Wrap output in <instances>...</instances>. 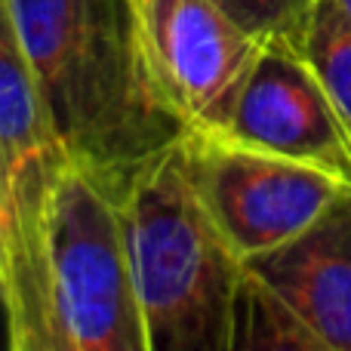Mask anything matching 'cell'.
Masks as SVG:
<instances>
[{"instance_id":"12","label":"cell","mask_w":351,"mask_h":351,"mask_svg":"<svg viewBox=\"0 0 351 351\" xmlns=\"http://www.w3.org/2000/svg\"><path fill=\"white\" fill-rule=\"evenodd\" d=\"M243 31L256 40H274L287 37L296 40L302 37L305 16H308V0H216Z\"/></svg>"},{"instance_id":"9","label":"cell","mask_w":351,"mask_h":351,"mask_svg":"<svg viewBox=\"0 0 351 351\" xmlns=\"http://www.w3.org/2000/svg\"><path fill=\"white\" fill-rule=\"evenodd\" d=\"M59 158L28 49L10 0H0V167L16 179L37 160Z\"/></svg>"},{"instance_id":"5","label":"cell","mask_w":351,"mask_h":351,"mask_svg":"<svg viewBox=\"0 0 351 351\" xmlns=\"http://www.w3.org/2000/svg\"><path fill=\"white\" fill-rule=\"evenodd\" d=\"M145 59L191 130H225L262 40L216 0H133Z\"/></svg>"},{"instance_id":"8","label":"cell","mask_w":351,"mask_h":351,"mask_svg":"<svg viewBox=\"0 0 351 351\" xmlns=\"http://www.w3.org/2000/svg\"><path fill=\"white\" fill-rule=\"evenodd\" d=\"M59 158L37 160L10 182L12 225L3 290L12 321V351H71L56 311L43 247V188L49 167Z\"/></svg>"},{"instance_id":"14","label":"cell","mask_w":351,"mask_h":351,"mask_svg":"<svg viewBox=\"0 0 351 351\" xmlns=\"http://www.w3.org/2000/svg\"><path fill=\"white\" fill-rule=\"evenodd\" d=\"M0 351H12V321H10V302L0 280Z\"/></svg>"},{"instance_id":"7","label":"cell","mask_w":351,"mask_h":351,"mask_svg":"<svg viewBox=\"0 0 351 351\" xmlns=\"http://www.w3.org/2000/svg\"><path fill=\"white\" fill-rule=\"evenodd\" d=\"M243 268L330 351H351V188L311 228Z\"/></svg>"},{"instance_id":"2","label":"cell","mask_w":351,"mask_h":351,"mask_svg":"<svg viewBox=\"0 0 351 351\" xmlns=\"http://www.w3.org/2000/svg\"><path fill=\"white\" fill-rule=\"evenodd\" d=\"M142 351H231L243 262L206 219L179 145L114 197Z\"/></svg>"},{"instance_id":"1","label":"cell","mask_w":351,"mask_h":351,"mask_svg":"<svg viewBox=\"0 0 351 351\" xmlns=\"http://www.w3.org/2000/svg\"><path fill=\"white\" fill-rule=\"evenodd\" d=\"M59 154L117 197L188 136L145 59L133 0H10Z\"/></svg>"},{"instance_id":"10","label":"cell","mask_w":351,"mask_h":351,"mask_svg":"<svg viewBox=\"0 0 351 351\" xmlns=\"http://www.w3.org/2000/svg\"><path fill=\"white\" fill-rule=\"evenodd\" d=\"M231 351H330L253 274H243Z\"/></svg>"},{"instance_id":"3","label":"cell","mask_w":351,"mask_h":351,"mask_svg":"<svg viewBox=\"0 0 351 351\" xmlns=\"http://www.w3.org/2000/svg\"><path fill=\"white\" fill-rule=\"evenodd\" d=\"M43 247L71 351H142L117 204L65 158L43 188Z\"/></svg>"},{"instance_id":"16","label":"cell","mask_w":351,"mask_h":351,"mask_svg":"<svg viewBox=\"0 0 351 351\" xmlns=\"http://www.w3.org/2000/svg\"><path fill=\"white\" fill-rule=\"evenodd\" d=\"M333 3H336V10H339L342 16L351 19V0H333Z\"/></svg>"},{"instance_id":"6","label":"cell","mask_w":351,"mask_h":351,"mask_svg":"<svg viewBox=\"0 0 351 351\" xmlns=\"http://www.w3.org/2000/svg\"><path fill=\"white\" fill-rule=\"evenodd\" d=\"M219 133L311 164L351 188V127L296 40H262L228 123Z\"/></svg>"},{"instance_id":"11","label":"cell","mask_w":351,"mask_h":351,"mask_svg":"<svg viewBox=\"0 0 351 351\" xmlns=\"http://www.w3.org/2000/svg\"><path fill=\"white\" fill-rule=\"evenodd\" d=\"M299 49L351 127V19L336 10L333 0H315L305 16Z\"/></svg>"},{"instance_id":"4","label":"cell","mask_w":351,"mask_h":351,"mask_svg":"<svg viewBox=\"0 0 351 351\" xmlns=\"http://www.w3.org/2000/svg\"><path fill=\"white\" fill-rule=\"evenodd\" d=\"M179 164L206 219L243 265L299 237L348 191L317 167L213 130H188Z\"/></svg>"},{"instance_id":"15","label":"cell","mask_w":351,"mask_h":351,"mask_svg":"<svg viewBox=\"0 0 351 351\" xmlns=\"http://www.w3.org/2000/svg\"><path fill=\"white\" fill-rule=\"evenodd\" d=\"M6 197H10V179H6L3 167H0V204H6Z\"/></svg>"},{"instance_id":"17","label":"cell","mask_w":351,"mask_h":351,"mask_svg":"<svg viewBox=\"0 0 351 351\" xmlns=\"http://www.w3.org/2000/svg\"><path fill=\"white\" fill-rule=\"evenodd\" d=\"M308 3H315V0H308Z\"/></svg>"},{"instance_id":"13","label":"cell","mask_w":351,"mask_h":351,"mask_svg":"<svg viewBox=\"0 0 351 351\" xmlns=\"http://www.w3.org/2000/svg\"><path fill=\"white\" fill-rule=\"evenodd\" d=\"M10 225H12V188L6 204H0V280L6 278V259H10Z\"/></svg>"}]
</instances>
